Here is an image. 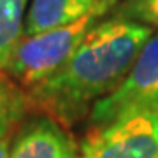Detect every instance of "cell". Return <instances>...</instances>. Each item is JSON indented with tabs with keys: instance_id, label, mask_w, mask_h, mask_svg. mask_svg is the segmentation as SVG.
<instances>
[{
	"instance_id": "obj_1",
	"label": "cell",
	"mask_w": 158,
	"mask_h": 158,
	"mask_svg": "<svg viewBox=\"0 0 158 158\" xmlns=\"http://www.w3.org/2000/svg\"><path fill=\"white\" fill-rule=\"evenodd\" d=\"M151 35V27L127 18L102 19L62 69L30 88V104L63 125L79 121L121 85Z\"/></svg>"
},
{
	"instance_id": "obj_2",
	"label": "cell",
	"mask_w": 158,
	"mask_h": 158,
	"mask_svg": "<svg viewBox=\"0 0 158 158\" xmlns=\"http://www.w3.org/2000/svg\"><path fill=\"white\" fill-rule=\"evenodd\" d=\"M106 12H91L77 21L35 35H25L4 72L23 88H34L62 69Z\"/></svg>"
},
{
	"instance_id": "obj_3",
	"label": "cell",
	"mask_w": 158,
	"mask_h": 158,
	"mask_svg": "<svg viewBox=\"0 0 158 158\" xmlns=\"http://www.w3.org/2000/svg\"><path fill=\"white\" fill-rule=\"evenodd\" d=\"M86 158H158V104H142L90 128Z\"/></svg>"
},
{
	"instance_id": "obj_4",
	"label": "cell",
	"mask_w": 158,
	"mask_h": 158,
	"mask_svg": "<svg viewBox=\"0 0 158 158\" xmlns=\"http://www.w3.org/2000/svg\"><path fill=\"white\" fill-rule=\"evenodd\" d=\"M142 104H158V34L146 40L121 85L93 106L90 127L106 125L119 113Z\"/></svg>"
},
{
	"instance_id": "obj_5",
	"label": "cell",
	"mask_w": 158,
	"mask_h": 158,
	"mask_svg": "<svg viewBox=\"0 0 158 158\" xmlns=\"http://www.w3.org/2000/svg\"><path fill=\"white\" fill-rule=\"evenodd\" d=\"M9 158H76V144L51 116L28 119L14 137Z\"/></svg>"
},
{
	"instance_id": "obj_6",
	"label": "cell",
	"mask_w": 158,
	"mask_h": 158,
	"mask_svg": "<svg viewBox=\"0 0 158 158\" xmlns=\"http://www.w3.org/2000/svg\"><path fill=\"white\" fill-rule=\"evenodd\" d=\"M116 0H32L25 21V35L65 27L91 12H106Z\"/></svg>"
},
{
	"instance_id": "obj_7",
	"label": "cell",
	"mask_w": 158,
	"mask_h": 158,
	"mask_svg": "<svg viewBox=\"0 0 158 158\" xmlns=\"http://www.w3.org/2000/svg\"><path fill=\"white\" fill-rule=\"evenodd\" d=\"M28 0H0V70L7 67L14 49L25 37Z\"/></svg>"
},
{
	"instance_id": "obj_8",
	"label": "cell",
	"mask_w": 158,
	"mask_h": 158,
	"mask_svg": "<svg viewBox=\"0 0 158 158\" xmlns=\"http://www.w3.org/2000/svg\"><path fill=\"white\" fill-rule=\"evenodd\" d=\"M30 98L21 86L7 77L0 76V139L9 137L28 111Z\"/></svg>"
},
{
	"instance_id": "obj_9",
	"label": "cell",
	"mask_w": 158,
	"mask_h": 158,
	"mask_svg": "<svg viewBox=\"0 0 158 158\" xmlns=\"http://www.w3.org/2000/svg\"><path fill=\"white\" fill-rule=\"evenodd\" d=\"M158 28V0H125L121 18Z\"/></svg>"
},
{
	"instance_id": "obj_10",
	"label": "cell",
	"mask_w": 158,
	"mask_h": 158,
	"mask_svg": "<svg viewBox=\"0 0 158 158\" xmlns=\"http://www.w3.org/2000/svg\"><path fill=\"white\" fill-rule=\"evenodd\" d=\"M0 158H9V137L0 139Z\"/></svg>"
},
{
	"instance_id": "obj_11",
	"label": "cell",
	"mask_w": 158,
	"mask_h": 158,
	"mask_svg": "<svg viewBox=\"0 0 158 158\" xmlns=\"http://www.w3.org/2000/svg\"><path fill=\"white\" fill-rule=\"evenodd\" d=\"M83 158H86V156H83Z\"/></svg>"
}]
</instances>
